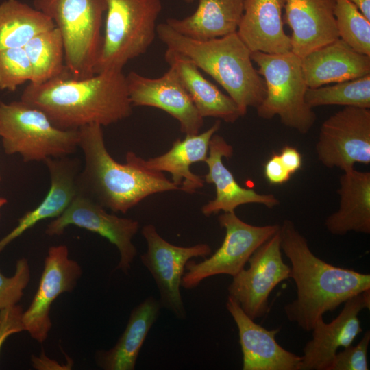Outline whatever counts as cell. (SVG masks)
<instances>
[{"mask_svg":"<svg viewBox=\"0 0 370 370\" xmlns=\"http://www.w3.org/2000/svg\"><path fill=\"white\" fill-rule=\"evenodd\" d=\"M251 58L263 77L266 95L256 108L263 119L280 117L281 123L300 134L308 133L314 125L316 114L306 102L308 88L301 58L291 51L281 53L251 52Z\"/></svg>","mask_w":370,"mask_h":370,"instance_id":"52a82bcc","label":"cell"},{"mask_svg":"<svg viewBox=\"0 0 370 370\" xmlns=\"http://www.w3.org/2000/svg\"><path fill=\"white\" fill-rule=\"evenodd\" d=\"M55 27L51 19L25 3H0V50L24 47L34 36Z\"/></svg>","mask_w":370,"mask_h":370,"instance_id":"83f0119b","label":"cell"},{"mask_svg":"<svg viewBox=\"0 0 370 370\" xmlns=\"http://www.w3.org/2000/svg\"><path fill=\"white\" fill-rule=\"evenodd\" d=\"M30 269L27 260L20 258L16 264L14 274L5 277L0 271V311L17 304L30 280Z\"/></svg>","mask_w":370,"mask_h":370,"instance_id":"d6a6232c","label":"cell"},{"mask_svg":"<svg viewBox=\"0 0 370 370\" xmlns=\"http://www.w3.org/2000/svg\"><path fill=\"white\" fill-rule=\"evenodd\" d=\"M264 175L272 185H281L287 182L292 175L282 162L278 153H273L264 165Z\"/></svg>","mask_w":370,"mask_h":370,"instance_id":"d590c367","label":"cell"},{"mask_svg":"<svg viewBox=\"0 0 370 370\" xmlns=\"http://www.w3.org/2000/svg\"><path fill=\"white\" fill-rule=\"evenodd\" d=\"M244 0H199L190 16L169 18L166 23L177 33L205 40L236 32L243 12Z\"/></svg>","mask_w":370,"mask_h":370,"instance_id":"4316f807","label":"cell"},{"mask_svg":"<svg viewBox=\"0 0 370 370\" xmlns=\"http://www.w3.org/2000/svg\"><path fill=\"white\" fill-rule=\"evenodd\" d=\"M130 101L134 106L162 110L176 119L185 135L199 134L204 119L175 71H168L158 77H149L135 71L125 75Z\"/></svg>","mask_w":370,"mask_h":370,"instance_id":"5bb4252c","label":"cell"},{"mask_svg":"<svg viewBox=\"0 0 370 370\" xmlns=\"http://www.w3.org/2000/svg\"><path fill=\"white\" fill-rule=\"evenodd\" d=\"M22 306L17 304L0 311V352L8 337L25 330Z\"/></svg>","mask_w":370,"mask_h":370,"instance_id":"e575fe53","label":"cell"},{"mask_svg":"<svg viewBox=\"0 0 370 370\" xmlns=\"http://www.w3.org/2000/svg\"><path fill=\"white\" fill-rule=\"evenodd\" d=\"M33 367L36 369H71L72 361L66 365H61L45 356L44 352L38 356L32 358Z\"/></svg>","mask_w":370,"mask_h":370,"instance_id":"74e56055","label":"cell"},{"mask_svg":"<svg viewBox=\"0 0 370 370\" xmlns=\"http://www.w3.org/2000/svg\"><path fill=\"white\" fill-rule=\"evenodd\" d=\"M233 153L232 146L223 137L216 133L212 136L205 160L208 171L204 176V181L214 185L216 196L201 207L202 214L210 217L221 211L232 212L239 206L247 204H262L269 208L279 205L280 201L273 194H260L253 189L242 187L237 182L222 160L223 157L231 158Z\"/></svg>","mask_w":370,"mask_h":370,"instance_id":"ac0fdd59","label":"cell"},{"mask_svg":"<svg viewBox=\"0 0 370 370\" xmlns=\"http://www.w3.org/2000/svg\"><path fill=\"white\" fill-rule=\"evenodd\" d=\"M164 60L178 75L203 118L214 117L232 123L242 116L233 99L207 79L189 58L166 49Z\"/></svg>","mask_w":370,"mask_h":370,"instance_id":"cb8c5ba5","label":"cell"},{"mask_svg":"<svg viewBox=\"0 0 370 370\" xmlns=\"http://www.w3.org/2000/svg\"><path fill=\"white\" fill-rule=\"evenodd\" d=\"M370 342V332L367 330L355 346L345 347L336 352L328 370H368L367 349Z\"/></svg>","mask_w":370,"mask_h":370,"instance_id":"836d02e7","label":"cell"},{"mask_svg":"<svg viewBox=\"0 0 370 370\" xmlns=\"http://www.w3.org/2000/svg\"><path fill=\"white\" fill-rule=\"evenodd\" d=\"M162 306L149 296L132 310L127 325L115 345L97 352V365L104 370H134L149 330L158 319Z\"/></svg>","mask_w":370,"mask_h":370,"instance_id":"484cf974","label":"cell"},{"mask_svg":"<svg viewBox=\"0 0 370 370\" xmlns=\"http://www.w3.org/2000/svg\"><path fill=\"white\" fill-rule=\"evenodd\" d=\"M82 274L80 265L69 258L66 245L49 248L37 291L23 314L25 330L32 338L39 343L47 339L52 326L49 312L53 302L62 293L71 292Z\"/></svg>","mask_w":370,"mask_h":370,"instance_id":"9a60e30c","label":"cell"},{"mask_svg":"<svg viewBox=\"0 0 370 370\" xmlns=\"http://www.w3.org/2000/svg\"><path fill=\"white\" fill-rule=\"evenodd\" d=\"M279 232L297 288V297L284 306V313L303 330L311 331L325 312L370 289L369 274L332 265L315 256L292 221L285 219Z\"/></svg>","mask_w":370,"mask_h":370,"instance_id":"7a4b0ae2","label":"cell"},{"mask_svg":"<svg viewBox=\"0 0 370 370\" xmlns=\"http://www.w3.org/2000/svg\"><path fill=\"white\" fill-rule=\"evenodd\" d=\"M22 101L42 110L58 127L108 126L130 116L133 106L122 71L108 70L85 79L69 72L39 84L29 83Z\"/></svg>","mask_w":370,"mask_h":370,"instance_id":"6da1fadb","label":"cell"},{"mask_svg":"<svg viewBox=\"0 0 370 370\" xmlns=\"http://www.w3.org/2000/svg\"><path fill=\"white\" fill-rule=\"evenodd\" d=\"M24 49L32 66L29 83L42 84L69 72L64 62L63 38L57 27L36 35Z\"/></svg>","mask_w":370,"mask_h":370,"instance_id":"f1b7e54d","label":"cell"},{"mask_svg":"<svg viewBox=\"0 0 370 370\" xmlns=\"http://www.w3.org/2000/svg\"><path fill=\"white\" fill-rule=\"evenodd\" d=\"M50 176V188L43 200L18 219L17 225L0 240V253L12 241L38 222L62 213L78 193L81 160L70 156L44 161Z\"/></svg>","mask_w":370,"mask_h":370,"instance_id":"ffe728a7","label":"cell"},{"mask_svg":"<svg viewBox=\"0 0 370 370\" xmlns=\"http://www.w3.org/2000/svg\"><path fill=\"white\" fill-rule=\"evenodd\" d=\"M0 138L7 155L24 162L69 156L79 147L78 130L56 127L40 110L21 100L0 101Z\"/></svg>","mask_w":370,"mask_h":370,"instance_id":"8992f818","label":"cell"},{"mask_svg":"<svg viewBox=\"0 0 370 370\" xmlns=\"http://www.w3.org/2000/svg\"><path fill=\"white\" fill-rule=\"evenodd\" d=\"M280 229L251 256L227 288L244 312L255 320L269 310V297L276 286L290 278L291 267L282 259Z\"/></svg>","mask_w":370,"mask_h":370,"instance_id":"7c38bea8","label":"cell"},{"mask_svg":"<svg viewBox=\"0 0 370 370\" xmlns=\"http://www.w3.org/2000/svg\"><path fill=\"white\" fill-rule=\"evenodd\" d=\"M221 120H217L207 130L197 134L186 135L175 140L166 153L149 158L142 159L143 165L150 170L169 172L171 182L180 190L192 194L204 187V179L190 171V166L206 160L212 136L220 129Z\"/></svg>","mask_w":370,"mask_h":370,"instance_id":"603a6c76","label":"cell"},{"mask_svg":"<svg viewBox=\"0 0 370 370\" xmlns=\"http://www.w3.org/2000/svg\"><path fill=\"white\" fill-rule=\"evenodd\" d=\"M369 308L370 289L347 300L330 323L320 317L311 330V340L303 348L300 370H328L338 349L352 345L362 332L358 314Z\"/></svg>","mask_w":370,"mask_h":370,"instance_id":"2e32d148","label":"cell"},{"mask_svg":"<svg viewBox=\"0 0 370 370\" xmlns=\"http://www.w3.org/2000/svg\"><path fill=\"white\" fill-rule=\"evenodd\" d=\"M33 5L60 31L65 66L71 76L85 79L94 75L106 0H34Z\"/></svg>","mask_w":370,"mask_h":370,"instance_id":"5b68a950","label":"cell"},{"mask_svg":"<svg viewBox=\"0 0 370 370\" xmlns=\"http://www.w3.org/2000/svg\"><path fill=\"white\" fill-rule=\"evenodd\" d=\"M335 0H285L284 23L292 30L291 51L302 58L339 38Z\"/></svg>","mask_w":370,"mask_h":370,"instance_id":"d6986e66","label":"cell"},{"mask_svg":"<svg viewBox=\"0 0 370 370\" xmlns=\"http://www.w3.org/2000/svg\"><path fill=\"white\" fill-rule=\"evenodd\" d=\"M32 66L24 47L0 50V90L15 91L32 79Z\"/></svg>","mask_w":370,"mask_h":370,"instance_id":"1f68e13d","label":"cell"},{"mask_svg":"<svg viewBox=\"0 0 370 370\" xmlns=\"http://www.w3.org/2000/svg\"><path fill=\"white\" fill-rule=\"evenodd\" d=\"M70 225L97 233L115 245L120 254L116 269L128 273L137 254L132 242L139 229L137 221L107 212L105 208L78 190L62 213L48 224L45 233L60 236Z\"/></svg>","mask_w":370,"mask_h":370,"instance_id":"4fadbf2b","label":"cell"},{"mask_svg":"<svg viewBox=\"0 0 370 370\" xmlns=\"http://www.w3.org/2000/svg\"><path fill=\"white\" fill-rule=\"evenodd\" d=\"M278 154L291 175L301 169L303 164L302 156L296 148L289 145L284 146Z\"/></svg>","mask_w":370,"mask_h":370,"instance_id":"8d00e7d4","label":"cell"},{"mask_svg":"<svg viewBox=\"0 0 370 370\" xmlns=\"http://www.w3.org/2000/svg\"><path fill=\"white\" fill-rule=\"evenodd\" d=\"M301 60L310 88L370 74V56L356 51L340 38L310 52Z\"/></svg>","mask_w":370,"mask_h":370,"instance_id":"44dd1931","label":"cell"},{"mask_svg":"<svg viewBox=\"0 0 370 370\" xmlns=\"http://www.w3.org/2000/svg\"><path fill=\"white\" fill-rule=\"evenodd\" d=\"M186 3H191L194 2L195 0H184Z\"/></svg>","mask_w":370,"mask_h":370,"instance_id":"60d3db41","label":"cell"},{"mask_svg":"<svg viewBox=\"0 0 370 370\" xmlns=\"http://www.w3.org/2000/svg\"><path fill=\"white\" fill-rule=\"evenodd\" d=\"M160 0H106L104 30L95 74L122 71L145 53L156 36Z\"/></svg>","mask_w":370,"mask_h":370,"instance_id":"ba28073f","label":"cell"},{"mask_svg":"<svg viewBox=\"0 0 370 370\" xmlns=\"http://www.w3.org/2000/svg\"><path fill=\"white\" fill-rule=\"evenodd\" d=\"M225 306L238 328L243 370H300L301 356L277 343L279 328L269 330L255 323L230 296Z\"/></svg>","mask_w":370,"mask_h":370,"instance_id":"e0dca14e","label":"cell"},{"mask_svg":"<svg viewBox=\"0 0 370 370\" xmlns=\"http://www.w3.org/2000/svg\"><path fill=\"white\" fill-rule=\"evenodd\" d=\"M156 36L166 49L189 58L211 76L237 105L241 116L256 108L266 95L264 79L252 64L251 51L237 32L200 40L184 36L166 22L158 24Z\"/></svg>","mask_w":370,"mask_h":370,"instance_id":"277c9868","label":"cell"},{"mask_svg":"<svg viewBox=\"0 0 370 370\" xmlns=\"http://www.w3.org/2000/svg\"><path fill=\"white\" fill-rule=\"evenodd\" d=\"M79 132L84 164L78 190L106 209L125 214L151 195L180 190L162 172L145 168L132 151L126 153L125 163L116 162L106 149L101 125L89 124Z\"/></svg>","mask_w":370,"mask_h":370,"instance_id":"3957f363","label":"cell"},{"mask_svg":"<svg viewBox=\"0 0 370 370\" xmlns=\"http://www.w3.org/2000/svg\"><path fill=\"white\" fill-rule=\"evenodd\" d=\"M305 100L311 108L338 105L370 109V74L334 85L308 88Z\"/></svg>","mask_w":370,"mask_h":370,"instance_id":"f546056e","label":"cell"},{"mask_svg":"<svg viewBox=\"0 0 370 370\" xmlns=\"http://www.w3.org/2000/svg\"><path fill=\"white\" fill-rule=\"evenodd\" d=\"M142 234L147 249L140 256V260L156 282L162 308L178 319H186V310L180 293L186 264L193 258L209 256L211 247L206 243L188 247L173 245L162 238L152 224L144 225Z\"/></svg>","mask_w":370,"mask_h":370,"instance_id":"8fae6325","label":"cell"},{"mask_svg":"<svg viewBox=\"0 0 370 370\" xmlns=\"http://www.w3.org/2000/svg\"><path fill=\"white\" fill-rule=\"evenodd\" d=\"M284 4L285 0H244L236 32L251 52L291 51V38L284 29Z\"/></svg>","mask_w":370,"mask_h":370,"instance_id":"7402d4cb","label":"cell"},{"mask_svg":"<svg viewBox=\"0 0 370 370\" xmlns=\"http://www.w3.org/2000/svg\"><path fill=\"white\" fill-rule=\"evenodd\" d=\"M225 234L221 245L201 262L188 260L181 286L193 289L206 278L217 275L232 278L245 268L253 253L280 229V225L256 226L241 220L235 213L223 212L218 217Z\"/></svg>","mask_w":370,"mask_h":370,"instance_id":"9c48e42d","label":"cell"},{"mask_svg":"<svg viewBox=\"0 0 370 370\" xmlns=\"http://www.w3.org/2000/svg\"><path fill=\"white\" fill-rule=\"evenodd\" d=\"M1 181V173H0V182Z\"/></svg>","mask_w":370,"mask_h":370,"instance_id":"b9f144b4","label":"cell"},{"mask_svg":"<svg viewBox=\"0 0 370 370\" xmlns=\"http://www.w3.org/2000/svg\"><path fill=\"white\" fill-rule=\"evenodd\" d=\"M319 161L346 171L370 164V110L345 106L321 124L315 145Z\"/></svg>","mask_w":370,"mask_h":370,"instance_id":"30bf717a","label":"cell"},{"mask_svg":"<svg viewBox=\"0 0 370 370\" xmlns=\"http://www.w3.org/2000/svg\"><path fill=\"white\" fill-rule=\"evenodd\" d=\"M338 210L325 220L327 230L336 236L350 232L370 234V172L355 169L339 178Z\"/></svg>","mask_w":370,"mask_h":370,"instance_id":"d4e9b609","label":"cell"},{"mask_svg":"<svg viewBox=\"0 0 370 370\" xmlns=\"http://www.w3.org/2000/svg\"><path fill=\"white\" fill-rule=\"evenodd\" d=\"M334 14L339 38L370 56V21L349 0H335Z\"/></svg>","mask_w":370,"mask_h":370,"instance_id":"4dcf8cb0","label":"cell"},{"mask_svg":"<svg viewBox=\"0 0 370 370\" xmlns=\"http://www.w3.org/2000/svg\"><path fill=\"white\" fill-rule=\"evenodd\" d=\"M359 9L362 14L370 21V0H349Z\"/></svg>","mask_w":370,"mask_h":370,"instance_id":"f35d334b","label":"cell"},{"mask_svg":"<svg viewBox=\"0 0 370 370\" xmlns=\"http://www.w3.org/2000/svg\"><path fill=\"white\" fill-rule=\"evenodd\" d=\"M8 203V200L2 197H0V210ZM1 217V214H0Z\"/></svg>","mask_w":370,"mask_h":370,"instance_id":"ab89813d","label":"cell"}]
</instances>
